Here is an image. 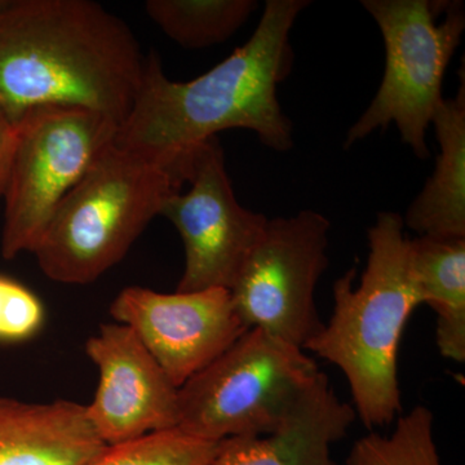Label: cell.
<instances>
[{
    "instance_id": "6da1fadb",
    "label": "cell",
    "mask_w": 465,
    "mask_h": 465,
    "mask_svg": "<svg viewBox=\"0 0 465 465\" xmlns=\"http://www.w3.org/2000/svg\"><path fill=\"white\" fill-rule=\"evenodd\" d=\"M308 0H266L249 41L189 82H173L155 54L146 57L139 91L115 145L168 167H186L201 143L228 130L255 133L278 153L293 148V124L278 100L290 75V34Z\"/></svg>"
},
{
    "instance_id": "7a4b0ae2",
    "label": "cell",
    "mask_w": 465,
    "mask_h": 465,
    "mask_svg": "<svg viewBox=\"0 0 465 465\" xmlns=\"http://www.w3.org/2000/svg\"><path fill=\"white\" fill-rule=\"evenodd\" d=\"M133 30L90 0H7L0 7V109L94 110L124 124L142 84Z\"/></svg>"
},
{
    "instance_id": "3957f363",
    "label": "cell",
    "mask_w": 465,
    "mask_h": 465,
    "mask_svg": "<svg viewBox=\"0 0 465 465\" xmlns=\"http://www.w3.org/2000/svg\"><path fill=\"white\" fill-rule=\"evenodd\" d=\"M369 256L354 289L351 269L333 283L329 323L304 351L329 361L347 378L357 418L370 430L402 411L399 353L412 312L421 305L400 213L381 211L367 231Z\"/></svg>"
},
{
    "instance_id": "277c9868",
    "label": "cell",
    "mask_w": 465,
    "mask_h": 465,
    "mask_svg": "<svg viewBox=\"0 0 465 465\" xmlns=\"http://www.w3.org/2000/svg\"><path fill=\"white\" fill-rule=\"evenodd\" d=\"M188 166L155 163L114 142L64 198L33 255L45 277L90 284L118 264L171 195Z\"/></svg>"
},
{
    "instance_id": "5b68a950",
    "label": "cell",
    "mask_w": 465,
    "mask_h": 465,
    "mask_svg": "<svg viewBox=\"0 0 465 465\" xmlns=\"http://www.w3.org/2000/svg\"><path fill=\"white\" fill-rule=\"evenodd\" d=\"M361 5L381 30L385 69L374 99L345 134L344 149L394 124L402 143L425 161L427 131L445 99L443 76L465 30L463 3L362 0Z\"/></svg>"
},
{
    "instance_id": "8992f818",
    "label": "cell",
    "mask_w": 465,
    "mask_h": 465,
    "mask_svg": "<svg viewBox=\"0 0 465 465\" xmlns=\"http://www.w3.org/2000/svg\"><path fill=\"white\" fill-rule=\"evenodd\" d=\"M320 374L304 349L249 329L179 388L177 428L211 442L274 433Z\"/></svg>"
},
{
    "instance_id": "52a82bcc",
    "label": "cell",
    "mask_w": 465,
    "mask_h": 465,
    "mask_svg": "<svg viewBox=\"0 0 465 465\" xmlns=\"http://www.w3.org/2000/svg\"><path fill=\"white\" fill-rule=\"evenodd\" d=\"M118 128L101 113L67 106L33 109L17 122L3 195V258L34 252L61 202L114 142Z\"/></svg>"
},
{
    "instance_id": "ba28073f",
    "label": "cell",
    "mask_w": 465,
    "mask_h": 465,
    "mask_svg": "<svg viewBox=\"0 0 465 465\" xmlns=\"http://www.w3.org/2000/svg\"><path fill=\"white\" fill-rule=\"evenodd\" d=\"M330 231V220L314 210L268 220L229 290L247 329L302 349L320 333L316 290L329 266Z\"/></svg>"
},
{
    "instance_id": "9c48e42d",
    "label": "cell",
    "mask_w": 465,
    "mask_h": 465,
    "mask_svg": "<svg viewBox=\"0 0 465 465\" xmlns=\"http://www.w3.org/2000/svg\"><path fill=\"white\" fill-rule=\"evenodd\" d=\"M186 182L192 183L189 192L174 193L161 213L177 229L185 249L176 291L231 290L269 219L238 202L217 137L192 153Z\"/></svg>"
},
{
    "instance_id": "30bf717a",
    "label": "cell",
    "mask_w": 465,
    "mask_h": 465,
    "mask_svg": "<svg viewBox=\"0 0 465 465\" xmlns=\"http://www.w3.org/2000/svg\"><path fill=\"white\" fill-rule=\"evenodd\" d=\"M110 314L136 333L177 388L249 330L225 289L163 293L128 286L113 300Z\"/></svg>"
},
{
    "instance_id": "8fae6325",
    "label": "cell",
    "mask_w": 465,
    "mask_h": 465,
    "mask_svg": "<svg viewBox=\"0 0 465 465\" xmlns=\"http://www.w3.org/2000/svg\"><path fill=\"white\" fill-rule=\"evenodd\" d=\"M85 353L99 370L85 414L105 445L177 428L179 388L130 327L103 324Z\"/></svg>"
},
{
    "instance_id": "7c38bea8",
    "label": "cell",
    "mask_w": 465,
    "mask_h": 465,
    "mask_svg": "<svg viewBox=\"0 0 465 465\" xmlns=\"http://www.w3.org/2000/svg\"><path fill=\"white\" fill-rule=\"evenodd\" d=\"M356 419L353 406L336 396L321 372L280 430L222 440L210 465H338L332 445Z\"/></svg>"
},
{
    "instance_id": "4fadbf2b",
    "label": "cell",
    "mask_w": 465,
    "mask_h": 465,
    "mask_svg": "<svg viewBox=\"0 0 465 465\" xmlns=\"http://www.w3.org/2000/svg\"><path fill=\"white\" fill-rule=\"evenodd\" d=\"M105 446L81 403L0 396V465H87Z\"/></svg>"
},
{
    "instance_id": "5bb4252c",
    "label": "cell",
    "mask_w": 465,
    "mask_h": 465,
    "mask_svg": "<svg viewBox=\"0 0 465 465\" xmlns=\"http://www.w3.org/2000/svg\"><path fill=\"white\" fill-rule=\"evenodd\" d=\"M440 153L432 176L402 216L419 237L465 238V84L432 119Z\"/></svg>"
},
{
    "instance_id": "9a60e30c",
    "label": "cell",
    "mask_w": 465,
    "mask_h": 465,
    "mask_svg": "<svg viewBox=\"0 0 465 465\" xmlns=\"http://www.w3.org/2000/svg\"><path fill=\"white\" fill-rule=\"evenodd\" d=\"M409 259L421 304L437 317L436 342L448 360L465 361V238L409 240Z\"/></svg>"
},
{
    "instance_id": "2e32d148",
    "label": "cell",
    "mask_w": 465,
    "mask_h": 465,
    "mask_svg": "<svg viewBox=\"0 0 465 465\" xmlns=\"http://www.w3.org/2000/svg\"><path fill=\"white\" fill-rule=\"evenodd\" d=\"M259 7L255 0H148L145 11L168 38L189 50L232 38Z\"/></svg>"
},
{
    "instance_id": "e0dca14e",
    "label": "cell",
    "mask_w": 465,
    "mask_h": 465,
    "mask_svg": "<svg viewBox=\"0 0 465 465\" xmlns=\"http://www.w3.org/2000/svg\"><path fill=\"white\" fill-rule=\"evenodd\" d=\"M433 424V412L415 406L399 416L390 436L371 432L356 440L347 465H440Z\"/></svg>"
},
{
    "instance_id": "ac0fdd59",
    "label": "cell",
    "mask_w": 465,
    "mask_h": 465,
    "mask_svg": "<svg viewBox=\"0 0 465 465\" xmlns=\"http://www.w3.org/2000/svg\"><path fill=\"white\" fill-rule=\"evenodd\" d=\"M219 445L173 428L106 445L87 465H210Z\"/></svg>"
},
{
    "instance_id": "d6986e66",
    "label": "cell",
    "mask_w": 465,
    "mask_h": 465,
    "mask_svg": "<svg viewBox=\"0 0 465 465\" xmlns=\"http://www.w3.org/2000/svg\"><path fill=\"white\" fill-rule=\"evenodd\" d=\"M45 323L41 299L14 278L0 274V344L35 338Z\"/></svg>"
},
{
    "instance_id": "ffe728a7",
    "label": "cell",
    "mask_w": 465,
    "mask_h": 465,
    "mask_svg": "<svg viewBox=\"0 0 465 465\" xmlns=\"http://www.w3.org/2000/svg\"><path fill=\"white\" fill-rule=\"evenodd\" d=\"M17 142V124L0 109V200L5 195Z\"/></svg>"
},
{
    "instance_id": "44dd1931",
    "label": "cell",
    "mask_w": 465,
    "mask_h": 465,
    "mask_svg": "<svg viewBox=\"0 0 465 465\" xmlns=\"http://www.w3.org/2000/svg\"><path fill=\"white\" fill-rule=\"evenodd\" d=\"M5 2H7V0H0V7H3V5H5Z\"/></svg>"
}]
</instances>
